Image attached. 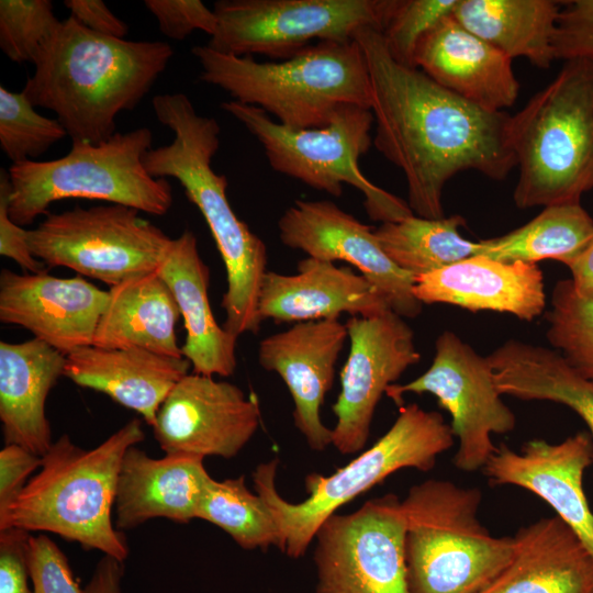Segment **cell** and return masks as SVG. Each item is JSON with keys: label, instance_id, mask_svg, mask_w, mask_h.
I'll use <instances>...</instances> for the list:
<instances>
[{"label": "cell", "instance_id": "obj_1", "mask_svg": "<svg viewBox=\"0 0 593 593\" xmlns=\"http://www.w3.org/2000/svg\"><path fill=\"white\" fill-rule=\"evenodd\" d=\"M355 41L370 77L373 145L403 171L414 215L444 217V187L460 171L501 181L516 167L505 111L475 105L418 68L400 65L376 29L358 31Z\"/></svg>", "mask_w": 593, "mask_h": 593}, {"label": "cell", "instance_id": "obj_2", "mask_svg": "<svg viewBox=\"0 0 593 593\" xmlns=\"http://www.w3.org/2000/svg\"><path fill=\"white\" fill-rule=\"evenodd\" d=\"M172 55L166 42L104 36L69 15L22 91L34 107L56 114L71 142L99 144L116 133L118 114L142 101Z\"/></svg>", "mask_w": 593, "mask_h": 593}, {"label": "cell", "instance_id": "obj_3", "mask_svg": "<svg viewBox=\"0 0 593 593\" xmlns=\"http://www.w3.org/2000/svg\"><path fill=\"white\" fill-rule=\"evenodd\" d=\"M157 120L169 127L174 141L147 150L143 163L154 178H174L203 215L223 259L227 289L221 306L223 328L232 335L256 334L262 321L258 314L259 291L267 270V248L233 211L227 179L216 174L211 161L220 146V125L214 118L197 113L182 92L157 94L152 100Z\"/></svg>", "mask_w": 593, "mask_h": 593}, {"label": "cell", "instance_id": "obj_4", "mask_svg": "<svg viewBox=\"0 0 593 593\" xmlns=\"http://www.w3.org/2000/svg\"><path fill=\"white\" fill-rule=\"evenodd\" d=\"M144 439L138 418L91 449L61 435L42 456L40 471L0 511V530L53 533L124 562L128 546L113 522L118 478L126 450Z\"/></svg>", "mask_w": 593, "mask_h": 593}, {"label": "cell", "instance_id": "obj_5", "mask_svg": "<svg viewBox=\"0 0 593 593\" xmlns=\"http://www.w3.org/2000/svg\"><path fill=\"white\" fill-rule=\"evenodd\" d=\"M200 80L226 91L243 104L261 109L291 128L327 125L343 105L370 109L371 83L356 41H322L281 61H256L193 46Z\"/></svg>", "mask_w": 593, "mask_h": 593}, {"label": "cell", "instance_id": "obj_6", "mask_svg": "<svg viewBox=\"0 0 593 593\" xmlns=\"http://www.w3.org/2000/svg\"><path fill=\"white\" fill-rule=\"evenodd\" d=\"M510 137L519 170L518 209L580 203L593 189V59L564 61L515 115Z\"/></svg>", "mask_w": 593, "mask_h": 593}, {"label": "cell", "instance_id": "obj_7", "mask_svg": "<svg viewBox=\"0 0 593 593\" xmlns=\"http://www.w3.org/2000/svg\"><path fill=\"white\" fill-rule=\"evenodd\" d=\"M454 438L440 413L415 403L403 405L390 429L345 467L327 477L307 474L304 485L309 496L299 503L288 502L276 489L278 460L259 463L253 481L280 529L281 551L291 558L303 556L320 526L340 506L398 470L433 469L438 456L451 448Z\"/></svg>", "mask_w": 593, "mask_h": 593}, {"label": "cell", "instance_id": "obj_8", "mask_svg": "<svg viewBox=\"0 0 593 593\" xmlns=\"http://www.w3.org/2000/svg\"><path fill=\"white\" fill-rule=\"evenodd\" d=\"M482 492L449 480L413 485L402 507L410 593H480L507 567L513 536L495 537L478 517Z\"/></svg>", "mask_w": 593, "mask_h": 593}, {"label": "cell", "instance_id": "obj_9", "mask_svg": "<svg viewBox=\"0 0 593 593\" xmlns=\"http://www.w3.org/2000/svg\"><path fill=\"white\" fill-rule=\"evenodd\" d=\"M152 144V131L138 127L116 132L99 144L72 142L69 153L57 159L12 164L8 170L11 220L22 227L30 225L64 199L101 200L166 214L172 204L171 186L150 176L143 163Z\"/></svg>", "mask_w": 593, "mask_h": 593}, {"label": "cell", "instance_id": "obj_10", "mask_svg": "<svg viewBox=\"0 0 593 593\" xmlns=\"http://www.w3.org/2000/svg\"><path fill=\"white\" fill-rule=\"evenodd\" d=\"M221 108L259 141L277 172L334 197L342 195L344 183L355 187L363 194L372 221L399 222L413 214L407 202L372 183L359 168V158L372 142L370 109L346 104L325 126L291 128L261 109L235 100L222 102Z\"/></svg>", "mask_w": 593, "mask_h": 593}, {"label": "cell", "instance_id": "obj_11", "mask_svg": "<svg viewBox=\"0 0 593 593\" xmlns=\"http://www.w3.org/2000/svg\"><path fill=\"white\" fill-rule=\"evenodd\" d=\"M131 206L109 203L48 213L26 240L48 267H66L110 287L156 271L171 243Z\"/></svg>", "mask_w": 593, "mask_h": 593}, {"label": "cell", "instance_id": "obj_12", "mask_svg": "<svg viewBox=\"0 0 593 593\" xmlns=\"http://www.w3.org/2000/svg\"><path fill=\"white\" fill-rule=\"evenodd\" d=\"M394 0H219L217 24L208 44L235 55L281 60L311 40L349 43L367 27L382 32Z\"/></svg>", "mask_w": 593, "mask_h": 593}, {"label": "cell", "instance_id": "obj_13", "mask_svg": "<svg viewBox=\"0 0 593 593\" xmlns=\"http://www.w3.org/2000/svg\"><path fill=\"white\" fill-rule=\"evenodd\" d=\"M406 393H430L449 412L450 427L458 439L454 465L465 472L482 470L496 449L492 435L510 433L516 425L514 413L496 388L488 356L479 355L451 331L437 337L433 362L423 374L385 390L400 407Z\"/></svg>", "mask_w": 593, "mask_h": 593}, {"label": "cell", "instance_id": "obj_14", "mask_svg": "<svg viewBox=\"0 0 593 593\" xmlns=\"http://www.w3.org/2000/svg\"><path fill=\"white\" fill-rule=\"evenodd\" d=\"M402 501L385 494L333 514L315 534L316 593H410Z\"/></svg>", "mask_w": 593, "mask_h": 593}, {"label": "cell", "instance_id": "obj_15", "mask_svg": "<svg viewBox=\"0 0 593 593\" xmlns=\"http://www.w3.org/2000/svg\"><path fill=\"white\" fill-rule=\"evenodd\" d=\"M350 349L340 372V392L333 405L332 445L344 455L361 450L376 407L389 385L417 363L414 333L404 317L389 310L371 317L350 316Z\"/></svg>", "mask_w": 593, "mask_h": 593}, {"label": "cell", "instance_id": "obj_16", "mask_svg": "<svg viewBox=\"0 0 593 593\" xmlns=\"http://www.w3.org/2000/svg\"><path fill=\"white\" fill-rule=\"evenodd\" d=\"M278 230L287 247L309 257L354 266L398 315L413 318L422 313L423 304L413 293L415 277L387 256L370 226L334 202L296 200L279 219Z\"/></svg>", "mask_w": 593, "mask_h": 593}, {"label": "cell", "instance_id": "obj_17", "mask_svg": "<svg viewBox=\"0 0 593 593\" xmlns=\"http://www.w3.org/2000/svg\"><path fill=\"white\" fill-rule=\"evenodd\" d=\"M259 422L258 402L237 385L188 373L163 402L152 428L165 454L233 458Z\"/></svg>", "mask_w": 593, "mask_h": 593}, {"label": "cell", "instance_id": "obj_18", "mask_svg": "<svg viewBox=\"0 0 593 593\" xmlns=\"http://www.w3.org/2000/svg\"><path fill=\"white\" fill-rule=\"evenodd\" d=\"M591 466L592 438L578 432L557 444L530 439L521 452L500 444L481 471L492 485L519 486L548 503L593 555V512L583 489Z\"/></svg>", "mask_w": 593, "mask_h": 593}, {"label": "cell", "instance_id": "obj_19", "mask_svg": "<svg viewBox=\"0 0 593 593\" xmlns=\"http://www.w3.org/2000/svg\"><path fill=\"white\" fill-rule=\"evenodd\" d=\"M108 300L109 291L80 276L0 273V321L27 329L64 355L92 345Z\"/></svg>", "mask_w": 593, "mask_h": 593}, {"label": "cell", "instance_id": "obj_20", "mask_svg": "<svg viewBox=\"0 0 593 593\" xmlns=\"http://www.w3.org/2000/svg\"><path fill=\"white\" fill-rule=\"evenodd\" d=\"M347 337L345 324L331 318L295 323L259 343V365L284 381L294 404V426L316 451L332 445V429L323 424L320 410Z\"/></svg>", "mask_w": 593, "mask_h": 593}, {"label": "cell", "instance_id": "obj_21", "mask_svg": "<svg viewBox=\"0 0 593 593\" xmlns=\"http://www.w3.org/2000/svg\"><path fill=\"white\" fill-rule=\"evenodd\" d=\"M389 310L385 298L362 275L313 257L299 261L295 275L267 271L258 300L260 320L275 323L338 318L343 313L371 317Z\"/></svg>", "mask_w": 593, "mask_h": 593}, {"label": "cell", "instance_id": "obj_22", "mask_svg": "<svg viewBox=\"0 0 593 593\" xmlns=\"http://www.w3.org/2000/svg\"><path fill=\"white\" fill-rule=\"evenodd\" d=\"M413 293L422 304L510 313L527 322L546 307L544 275L537 264L503 262L481 255L415 277Z\"/></svg>", "mask_w": 593, "mask_h": 593}, {"label": "cell", "instance_id": "obj_23", "mask_svg": "<svg viewBox=\"0 0 593 593\" xmlns=\"http://www.w3.org/2000/svg\"><path fill=\"white\" fill-rule=\"evenodd\" d=\"M415 65L441 87L489 111H504L519 93L512 59L452 14L421 40Z\"/></svg>", "mask_w": 593, "mask_h": 593}, {"label": "cell", "instance_id": "obj_24", "mask_svg": "<svg viewBox=\"0 0 593 593\" xmlns=\"http://www.w3.org/2000/svg\"><path fill=\"white\" fill-rule=\"evenodd\" d=\"M202 457L165 454L153 458L137 445L122 460L114 504V524L128 530L155 519L187 524L197 518L208 480Z\"/></svg>", "mask_w": 593, "mask_h": 593}, {"label": "cell", "instance_id": "obj_25", "mask_svg": "<svg viewBox=\"0 0 593 593\" xmlns=\"http://www.w3.org/2000/svg\"><path fill=\"white\" fill-rule=\"evenodd\" d=\"M190 366L186 358L143 348L108 349L89 345L66 355L64 376L137 412L153 427L163 402L189 373Z\"/></svg>", "mask_w": 593, "mask_h": 593}, {"label": "cell", "instance_id": "obj_26", "mask_svg": "<svg viewBox=\"0 0 593 593\" xmlns=\"http://www.w3.org/2000/svg\"><path fill=\"white\" fill-rule=\"evenodd\" d=\"M507 567L480 593H593V555L556 514L521 527Z\"/></svg>", "mask_w": 593, "mask_h": 593}, {"label": "cell", "instance_id": "obj_27", "mask_svg": "<svg viewBox=\"0 0 593 593\" xmlns=\"http://www.w3.org/2000/svg\"><path fill=\"white\" fill-rule=\"evenodd\" d=\"M169 287L183 318V357L193 373L228 377L237 365V337L220 326L209 300L210 269L202 260L194 234L174 238L157 269Z\"/></svg>", "mask_w": 593, "mask_h": 593}, {"label": "cell", "instance_id": "obj_28", "mask_svg": "<svg viewBox=\"0 0 593 593\" xmlns=\"http://www.w3.org/2000/svg\"><path fill=\"white\" fill-rule=\"evenodd\" d=\"M66 355L32 338L0 342V421L4 443L43 456L52 446L46 399L64 376Z\"/></svg>", "mask_w": 593, "mask_h": 593}, {"label": "cell", "instance_id": "obj_29", "mask_svg": "<svg viewBox=\"0 0 593 593\" xmlns=\"http://www.w3.org/2000/svg\"><path fill=\"white\" fill-rule=\"evenodd\" d=\"M179 316L176 299L157 270L135 276L110 288L92 345L184 358L176 335Z\"/></svg>", "mask_w": 593, "mask_h": 593}, {"label": "cell", "instance_id": "obj_30", "mask_svg": "<svg viewBox=\"0 0 593 593\" xmlns=\"http://www.w3.org/2000/svg\"><path fill=\"white\" fill-rule=\"evenodd\" d=\"M488 359L502 395L568 406L584 421L593 441V381L575 371L557 350L507 339Z\"/></svg>", "mask_w": 593, "mask_h": 593}, {"label": "cell", "instance_id": "obj_31", "mask_svg": "<svg viewBox=\"0 0 593 593\" xmlns=\"http://www.w3.org/2000/svg\"><path fill=\"white\" fill-rule=\"evenodd\" d=\"M561 9L552 0H459L452 16L511 59L524 57L538 68L556 59L553 35Z\"/></svg>", "mask_w": 593, "mask_h": 593}, {"label": "cell", "instance_id": "obj_32", "mask_svg": "<svg viewBox=\"0 0 593 593\" xmlns=\"http://www.w3.org/2000/svg\"><path fill=\"white\" fill-rule=\"evenodd\" d=\"M593 239V219L581 203L545 206L533 220L502 236L482 239L479 255L503 262L567 265Z\"/></svg>", "mask_w": 593, "mask_h": 593}, {"label": "cell", "instance_id": "obj_33", "mask_svg": "<svg viewBox=\"0 0 593 593\" xmlns=\"http://www.w3.org/2000/svg\"><path fill=\"white\" fill-rule=\"evenodd\" d=\"M466 220L459 214L441 219L410 215L399 222H385L374 236L387 256L414 277L441 269L481 251V243L460 235Z\"/></svg>", "mask_w": 593, "mask_h": 593}, {"label": "cell", "instance_id": "obj_34", "mask_svg": "<svg viewBox=\"0 0 593 593\" xmlns=\"http://www.w3.org/2000/svg\"><path fill=\"white\" fill-rule=\"evenodd\" d=\"M197 518L212 523L228 534L244 549L281 550L282 537L265 500L249 491L245 475L208 480Z\"/></svg>", "mask_w": 593, "mask_h": 593}, {"label": "cell", "instance_id": "obj_35", "mask_svg": "<svg viewBox=\"0 0 593 593\" xmlns=\"http://www.w3.org/2000/svg\"><path fill=\"white\" fill-rule=\"evenodd\" d=\"M545 318L548 343L575 371L593 381V300L579 296L570 279L559 280Z\"/></svg>", "mask_w": 593, "mask_h": 593}, {"label": "cell", "instance_id": "obj_36", "mask_svg": "<svg viewBox=\"0 0 593 593\" xmlns=\"http://www.w3.org/2000/svg\"><path fill=\"white\" fill-rule=\"evenodd\" d=\"M34 108L23 91L0 86V147L12 164L33 160L68 136L57 119Z\"/></svg>", "mask_w": 593, "mask_h": 593}, {"label": "cell", "instance_id": "obj_37", "mask_svg": "<svg viewBox=\"0 0 593 593\" xmlns=\"http://www.w3.org/2000/svg\"><path fill=\"white\" fill-rule=\"evenodd\" d=\"M59 22L51 0H1L0 48L14 63L35 64Z\"/></svg>", "mask_w": 593, "mask_h": 593}, {"label": "cell", "instance_id": "obj_38", "mask_svg": "<svg viewBox=\"0 0 593 593\" xmlns=\"http://www.w3.org/2000/svg\"><path fill=\"white\" fill-rule=\"evenodd\" d=\"M459 0H394L381 32L388 52L400 65L416 68L421 40L454 13Z\"/></svg>", "mask_w": 593, "mask_h": 593}, {"label": "cell", "instance_id": "obj_39", "mask_svg": "<svg viewBox=\"0 0 593 593\" xmlns=\"http://www.w3.org/2000/svg\"><path fill=\"white\" fill-rule=\"evenodd\" d=\"M26 562L31 593H86L75 579L67 557L48 536L30 534Z\"/></svg>", "mask_w": 593, "mask_h": 593}, {"label": "cell", "instance_id": "obj_40", "mask_svg": "<svg viewBox=\"0 0 593 593\" xmlns=\"http://www.w3.org/2000/svg\"><path fill=\"white\" fill-rule=\"evenodd\" d=\"M556 59H593V0L562 1L553 35Z\"/></svg>", "mask_w": 593, "mask_h": 593}, {"label": "cell", "instance_id": "obj_41", "mask_svg": "<svg viewBox=\"0 0 593 593\" xmlns=\"http://www.w3.org/2000/svg\"><path fill=\"white\" fill-rule=\"evenodd\" d=\"M144 4L168 38L183 41L195 30L215 33L216 15L200 0H145Z\"/></svg>", "mask_w": 593, "mask_h": 593}, {"label": "cell", "instance_id": "obj_42", "mask_svg": "<svg viewBox=\"0 0 593 593\" xmlns=\"http://www.w3.org/2000/svg\"><path fill=\"white\" fill-rule=\"evenodd\" d=\"M11 182L9 171H0V255L15 261L31 273L45 271V265L35 258L26 240L27 230L14 223L9 214Z\"/></svg>", "mask_w": 593, "mask_h": 593}, {"label": "cell", "instance_id": "obj_43", "mask_svg": "<svg viewBox=\"0 0 593 593\" xmlns=\"http://www.w3.org/2000/svg\"><path fill=\"white\" fill-rule=\"evenodd\" d=\"M18 528L0 530V593H31L27 584V539Z\"/></svg>", "mask_w": 593, "mask_h": 593}, {"label": "cell", "instance_id": "obj_44", "mask_svg": "<svg viewBox=\"0 0 593 593\" xmlns=\"http://www.w3.org/2000/svg\"><path fill=\"white\" fill-rule=\"evenodd\" d=\"M42 457L15 445L7 444L0 451V511L21 492L29 477L41 467Z\"/></svg>", "mask_w": 593, "mask_h": 593}, {"label": "cell", "instance_id": "obj_45", "mask_svg": "<svg viewBox=\"0 0 593 593\" xmlns=\"http://www.w3.org/2000/svg\"><path fill=\"white\" fill-rule=\"evenodd\" d=\"M70 16L88 30L110 37L124 38L127 24L119 19L102 0H65Z\"/></svg>", "mask_w": 593, "mask_h": 593}, {"label": "cell", "instance_id": "obj_46", "mask_svg": "<svg viewBox=\"0 0 593 593\" xmlns=\"http://www.w3.org/2000/svg\"><path fill=\"white\" fill-rule=\"evenodd\" d=\"M124 562L103 556L85 588L86 593H122Z\"/></svg>", "mask_w": 593, "mask_h": 593}, {"label": "cell", "instance_id": "obj_47", "mask_svg": "<svg viewBox=\"0 0 593 593\" xmlns=\"http://www.w3.org/2000/svg\"><path fill=\"white\" fill-rule=\"evenodd\" d=\"M566 266L571 272L574 292L583 299L593 300V239Z\"/></svg>", "mask_w": 593, "mask_h": 593}]
</instances>
